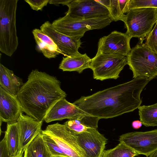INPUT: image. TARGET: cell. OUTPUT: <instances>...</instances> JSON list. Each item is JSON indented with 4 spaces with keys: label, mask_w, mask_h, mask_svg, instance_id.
Instances as JSON below:
<instances>
[{
    "label": "cell",
    "mask_w": 157,
    "mask_h": 157,
    "mask_svg": "<svg viewBox=\"0 0 157 157\" xmlns=\"http://www.w3.org/2000/svg\"><path fill=\"white\" fill-rule=\"evenodd\" d=\"M152 80L146 78H134L131 81L82 96L73 103L89 115L108 119L132 112L142 103L141 93Z\"/></svg>",
    "instance_id": "obj_1"
},
{
    "label": "cell",
    "mask_w": 157,
    "mask_h": 157,
    "mask_svg": "<svg viewBox=\"0 0 157 157\" xmlns=\"http://www.w3.org/2000/svg\"><path fill=\"white\" fill-rule=\"evenodd\" d=\"M67 95L56 78L36 69L29 74L17 96L23 112L34 120L43 122L54 105Z\"/></svg>",
    "instance_id": "obj_2"
},
{
    "label": "cell",
    "mask_w": 157,
    "mask_h": 157,
    "mask_svg": "<svg viewBox=\"0 0 157 157\" xmlns=\"http://www.w3.org/2000/svg\"><path fill=\"white\" fill-rule=\"evenodd\" d=\"M18 0H0V51L11 56L18 44L16 27Z\"/></svg>",
    "instance_id": "obj_3"
},
{
    "label": "cell",
    "mask_w": 157,
    "mask_h": 157,
    "mask_svg": "<svg viewBox=\"0 0 157 157\" xmlns=\"http://www.w3.org/2000/svg\"><path fill=\"white\" fill-rule=\"evenodd\" d=\"M113 21L110 15L98 18H84L73 17L66 15L54 21L53 28L68 36L80 39L88 30L99 29L109 25Z\"/></svg>",
    "instance_id": "obj_4"
},
{
    "label": "cell",
    "mask_w": 157,
    "mask_h": 157,
    "mask_svg": "<svg viewBox=\"0 0 157 157\" xmlns=\"http://www.w3.org/2000/svg\"><path fill=\"white\" fill-rule=\"evenodd\" d=\"M157 21V9L143 7L129 10L123 22L130 37L137 38L138 43H143Z\"/></svg>",
    "instance_id": "obj_5"
},
{
    "label": "cell",
    "mask_w": 157,
    "mask_h": 157,
    "mask_svg": "<svg viewBox=\"0 0 157 157\" xmlns=\"http://www.w3.org/2000/svg\"><path fill=\"white\" fill-rule=\"evenodd\" d=\"M126 57L133 78L142 77L152 79L157 76V53L145 43H138Z\"/></svg>",
    "instance_id": "obj_6"
},
{
    "label": "cell",
    "mask_w": 157,
    "mask_h": 157,
    "mask_svg": "<svg viewBox=\"0 0 157 157\" xmlns=\"http://www.w3.org/2000/svg\"><path fill=\"white\" fill-rule=\"evenodd\" d=\"M126 64V56L97 53L91 59L90 68L93 71L94 79L101 81L116 79Z\"/></svg>",
    "instance_id": "obj_7"
},
{
    "label": "cell",
    "mask_w": 157,
    "mask_h": 157,
    "mask_svg": "<svg viewBox=\"0 0 157 157\" xmlns=\"http://www.w3.org/2000/svg\"><path fill=\"white\" fill-rule=\"evenodd\" d=\"M41 133L52 138L68 157H85V152L77 143L75 135L64 124L58 122L48 125Z\"/></svg>",
    "instance_id": "obj_8"
},
{
    "label": "cell",
    "mask_w": 157,
    "mask_h": 157,
    "mask_svg": "<svg viewBox=\"0 0 157 157\" xmlns=\"http://www.w3.org/2000/svg\"><path fill=\"white\" fill-rule=\"evenodd\" d=\"M119 141L139 155L147 156L157 150V129L126 133L120 136Z\"/></svg>",
    "instance_id": "obj_9"
},
{
    "label": "cell",
    "mask_w": 157,
    "mask_h": 157,
    "mask_svg": "<svg viewBox=\"0 0 157 157\" xmlns=\"http://www.w3.org/2000/svg\"><path fill=\"white\" fill-rule=\"evenodd\" d=\"M131 39L126 33L113 31L100 39L97 53L126 57L131 50Z\"/></svg>",
    "instance_id": "obj_10"
},
{
    "label": "cell",
    "mask_w": 157,
    "mask_h": 157,
    "mask_svg": "<svg viewBox=\"0 0 157 157\" xmlns=\"http://www.w3.org/2000/svg\"><path fill=\"white\" fill-rule=\"evenodd\" d=\"M77 143L85 152V157H101L107 139L97 129L89 127L79 134H74Z\"/></svg>",
    "instance_id": "obj_11"
},
{
    "label": "cell",
    "mask_w": 157,
    "mask_h": 157,
    "mask_svg": "<svg viewBox=\"0 0 157 157\" xmlns=\"http://www.w3.org/2000/svg\"><path fill=\"white\" fill-rule=\"evenodd\" d=\"M66 14L73 17L98 18L109 15L108 9L97 0H72Z\"/></svg>",
    "instance_id": "obj_12"
},
{
    "label": "cell",
    "mask_w": 157,
    "mask_h": 157,
    "mask_svg": "<svg viewBox=\"0 0 157 157\" xmlns=\"http://www.w3.org/2000/svg\"><path fill=\"white\" fill-rule=\"evenodd\" d=\"M40 29L52 40L64 56H71L80 53L78 49L82 44L80 39L67 36L58 31L48 21L43 24Z\"/></svg>",
    "instance_id": "obj_13"
},
{
    "label": "cell",
    "mask_w": 157,
    "mask_h": 157,
    "mask_svg": "<svg viewBox=\"0 0 157 157\" xmlns=\"http://www.w3.org/2000/svg\"><path fill=\"white\" fill-rule=\"evenodd\" d=\"M89 115L65 98L61 99L54 105L47 114L44 121L47 123L66 119L81 121Z\"/></svg>",
    "instance_id": "obj_14"
},
{
    "label": "cell",
    "mask_w": 157,
    "mask_h": 157,
    "mask_svg": "<svg viewBox=\"0 0 157 157\" xmlns=\"http://www.w3.org/2000/svg\"><path fill=\"white\" fill-rule=\"evenodd\" d=\"M23 112L17 95L12 94L0 87L1 122L12 124L17 122Z\"/></svg>",
    "instance_id": "obj_15"
},
{
    "label": "cell",
    "mask_w": 157,
    "mask_h": 157,
    "mask_svg": "<svg viewBox=\"0 0 157 157\" xmlns=\"http://www.w3.org/2000/svg\"><path fill=\"white\" fill-rule=\"evenodd\" d=\"M19 140V152L25 149L41 133L42 121H37L22 113L17 121Z\"/></svg>",
    "instance_id": "obj_16"
},
{
    "label": "cell",
    "mask_w": 157,
    "mask_h": 157,
    "mask_svg": "<svg viewBox=\"0 0 157 157\" xmlns=\"http://www.w3.org/2000/svg\"><path fill=\"white\" fill-rule=\"evenodd\" d=\"M91 59L86 53L63 57L59 69L63 71H76L81 73L84 70L90 68Z\"/></svg>",
    "instance_id": "obj_17"
},
{
    "label": "cell",
    "mask_w": 157,
    "mask_h": 157,
    "mask_svg": "<svg viewBox=\"0 0 157 157\" xmlns=\"http://www.w3.org/2000/svg\"><path fill=\"white\" fill-rule=\"evenodd\" d=\"M23 84L22 79L0 63V87L9 93L17 95Z\"/></svg>",
    "instance_id": "obj_18"
},
{
    "label": "cell",
    "mask_w": 157,
    "mask_h": 157,
    "mask_svg": "<svg viewBox=\"0 0 157 157\" xmlns=\"http://www.w3.org/2000/svg\"><path fill=\"white\" fill-rule=\"evenodd\" d=\"M23 157H53L40 133L26 147Z\"/></svg>",
    "instance_id": "obj_19"
},
{
    "label": "cell",
    "mask_w": 157,
    "mask_h": 157,
    "mask_svg": "<svg viewBox=\"0 0 157 157\" xmlns=\"http://www.w3.org/2000/svg\"><path fill=\"white\" fill-rule=\"evenodd\" d=\"M4 138L10 157H14L19 152V140L17 122L7 124Z\"/></svg>",
    "instance_id": "obj_20"
},
{
    "label": "cell",
    "mask_w": 157,
    "mask_h": 157,
    "mask_svg": "<svg viewBox=\"0 0 157 157\" xmlns=\"http://www.w3.org/2000/svg\"><path fill=\"white\" fill-rule=\"evenodd\" d=\"M129 0H110L108 10L113 21H124L125 17L124 13H127L129 10Z\"/></svg>",
    "instance_id": "obj_21"
},
{
    "label": "cell",
    "mask_w": 157,
    "mask_h": 157,
    "mask_svg": "<svg viewBox=\"0 0 157 157\" xmlns=\"http://www.w3.org/2000/svg\"><path fill=\"white\" fill-rule=\"evenodd\" d=\"M140 121L146 127L157 126V103L138 108Z\"/></svg>",
    "instance_id": "obj_22"
},
{
    "label": "cell",
    "mask_w": 157,
    "mask_h": 157,
    "mask_svg": "<svg viewBox=\"0 0 157 157\" xmlns=\"http://www.w3.org/2000/svg\"><path fill=\"white\" fill-rule=\"evenodd\" d=\"M139 155L133 150L122 143L113 148L105 150L101 157H134Z\"/></svg>",
    "instance_id": "obj_23"
},
{
    "label": "cell",
    "mask_w": 157,
    "mask_h": 157,
    "mask_svg": "<svg viewBox=\"0 0 157 157\" xmlns=\"http://www.w3.org/2000/svg\"><path fill=\"white\" fill-rule=\"evenodd\" d=\"M42 134L45 142L53 156L68 157L52 138L48 135Z\"/></svg>",
    "instance_id": "obj_24"
},
{
    "label": "cell",
    "mask_w": 157,
    "mask_h": 157,
    "mask_svg": "<svg viewBox=\"0 0 157 157\" xmlns=\"http://www.w3.org/2000/svg\"><path fill=\"white\" fill-rule=\"evenodd\" d=\"M63 124L73 134L82 132L90 127L83 124L80 121L77 120H69L65 122Z\"/></svg>",
    "instance_id": "obj_25"
},
{
    "label": "cell",
    "mask_w": 157,
    "mask_h": 157,
    "mask_svg": "<svg viewBox=\"0 0 157 157\" xmlns=\"http://www.w3.org/2000/svg\"><path fill=\"white\" fill-rule=\"evenodd\" d=\"M32 33L36 44H46L56 49H59L52 40L41 29H34L32 31Z\"/></svg>",
    "instance_id": "obj_26"
},
{
    "label": "cell",
    "mask_w": 157,
    "mask_h": 157,
    "mask_svg": "<svg viewBox=\"0 0 157 157\" xmlns=\"http://www.w3.org/2000/svg\"><path fill=\"white\" fill-rule=\"evenodd\" d=\"M143 7L157 9V0H129V10Z\"/></svg>",
    "instance_id": "obj_27"
},
{
    "label": "cell",
    "mask_w": 157,
    "mask_h": 157,
    "mask_svg": "<svg viewBox=\"0 0 157 157\" xmlns=\"http://www.w3.org/2000/svg\"><path fill=\"white\" fill-rule=\"evenodd\" d=\"M43 55L46 58H55L59 54H63L59 49H56L46 44L38 43L36 44Z\"/></svg>",
    "instance_id": "obj_28"
},
{
    "label": "cell",
    "mask_w": 157,
    "mask_h": 157,
    "mask_svg": "<svg viewBox=\"0 0 157 157\" xmlns=\"http://www.w3.org/2000/svg\"><path fill=\"white\" fill-rule=\"evenodd\" d=\"M146 39L145 44L151 49L157 53V21Z\"/></svg>",
    "instance_id": "obj_29"
},
{
    "label": "cell",
    "mask_w": 157,
    "mask_h": 157,
    "mask_svg": "<svg viewBox=\"0 0 157 157\" xmlns=\"http://www.w3.org/2000/svg\"><path fill=\"white\" fill-rule=\"evenodd\" d=\"M49 0H25L30 6L31 9L34 10H41L45 6H46Z\"/></svg>",
    "instance_id": "obj_30"
},
{
    "label": "cell",
    "mask_w": 157,
    "mask_h": 157,
    "mask_svg": "<svg viewBox=\"0 0 157 157\" xmlns=\"http://www.w3.org/2000/svg\"><path fill=\"white\" fill-rule=\"evenodd\" d=\"M0 157H10L4 138L0 143Z\"/></svg>",
    "instance_id": "obj_31"
},
{
    "label": "cell",
    "mask_w": 157,
    "mask_h": 157,
    "mask_svg": "<svg viewBox=\"0 0 157 157\" xmlns=\"http://www.w3.org/2000/svg\"><path fill=\"white\" fill-rule=\"evenodd\" d=\"M71 1V0H50L49 3L50 4H62L67 5Z\"/></svg>",
    "instance_id": "obj_32"
},
{
    "label": "cell",
    "mask_w": 157,
    "mask_h": 157,
    "mask_svg": "<svg viewBox=\"0 0 157 157\" xmlns=\"http://www.w3.org/2000/svg\"><path fill=\"white\" fill-rule=\"evenodd\" d=\"M143 124L140 121L136 120L133 121L132 124V128L136 129L140 128L142 126Z\"/></svg>",
    "instance_id": "obj_33"
},
{
    "label": "cell",
    "mask_w": 157,
    "mask_h": 157,
    "mask_svg": "<svg viewBox=\"0 0 157 157\" xmlns=\"http://www.w3.org/2000/svg\"><path fill=\"white\" fill-rule=\"evenodd\" d=\"M146 157H157V150L147 156Z\"/></svg>",
    "instance_id": "obj_34"
},
{
    "label": "cell",
    "mask_w": 157,
    "mask_h": 157,
    "mask_svg": "<svg viewBox=\"0 0 157 157\" xmlns=\"http://www.w3.org/2000/svg\"><path fill=\"white\" fill-rule=\"evenodd\" d=\"M23 152L20 151L19 152V154L17 155L16 156L14 157H23Z\"/></svg>",
    "instance_id": "obj_35"
},
{
    "label": "cell",
    "mask_w": 157,
    "mask_h": 157,
    "mask_svg": "<svg viewBox=\"0 0 157 157\" xmlns=\"http://www.w3.org/2000/svg\"><path fill=\"white\" fill-rule=\"evenodd\" d=\"M53 157H68L62 156H53Z\"/></svg>",
    "instance_id": "obj_36"
}]
</instances>
